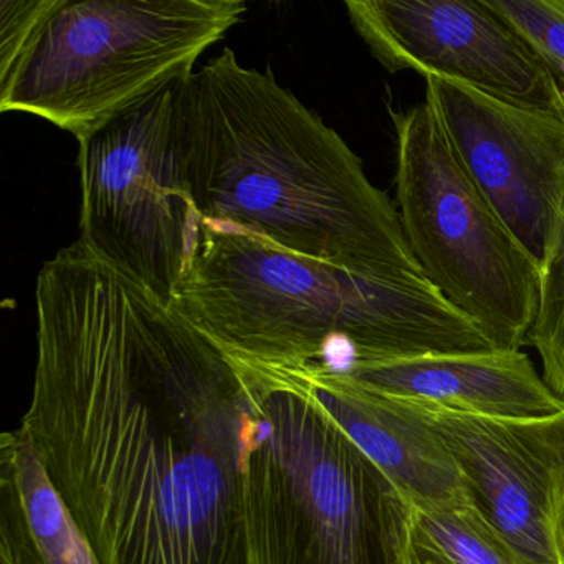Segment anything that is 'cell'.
I'll return each instance as SVG.
<instances>
[{"mask_svg": "<svg viewBox=\"0 0 564 564\" xmlns=\"http://www.w3.org/2000/svg\"><path fill=\"white\" fill-rule=\"evenodd\" d=\"M21 429L98 564H256L242 368L74 242L35 286Z\"/></svg>", "mask_w": 564, "mask_h": 564, "instance_id": "cell-1", "label": "cell"}, {"mask_svg": "<svg viewBox=\"0 0 564 564\" xmlns=\"http://www.w3.org/2000/svg\"><path fill=\"white\" fill-rule=\"evenodd\" d=\"M180 134L200 223L361 275H424L395 204L270 68L224 48L184 80Z\"/></svg>", "mask_w": 564, "mask_h": 564, "instance_id": "cell-2", "label": "cell"}, {"mask_svg": "<svg viewBox=\"0 0 564 564\" xmlns=\"http://www.w3.org/2000/svg\"><path fill=\"white\" fill-rule=\"evenodd\" d=\"M171 306L230 358L346 375L366 362L495 349L424 275H361L200 223Z\"/></svg>", "mask_w": 564, "mask_h": 564, "instance_id": "cell-3", "label": "cell"}, {"mask_svg": "<svg viewBox=\"0 0 564 564\" xmlns=\"http://www.w3.org/2000/svg\"><path fill=\"white\" fill-rule=\"evenodd\" d=\"M236 361L252 405L247 501L256 564H395L402 491L303 376Z\"/></svg>", "mask_w": 564, "mask_h": 564, "instance_id": "cell-4", "label": "cell"}, {"mask_svg": "<svg viewBox=\"0 0 564 564\" xmlns=\"http://www.w3.org/2000/svg\"><path fill=\"white\" fill-rule=\"evenodd\" d=\"M247 12L243 0H61L9 77L0 111L75 138L173 82Z\"/></svg>", "mask_w": 564, "mask_h": 564, "instance_id": "cell-5", "label": "cell"}, {"mask_svg": "<svg viewBox=\"0 0 564 564\" xmlns=\"http://www.w3.org/2000/svg\"><path fill=\"white\" fill-rule=\"evenodd\" d=\"M395 207L425 279L497 349H520L541 269L478 189L431 105L392 113Z\"/></svg>", "mask_w": 564, "mask_h": 564, "instance_id": "cell-6", "label": "cell"}, {"mask_svg": "<svg viewBox=\"0 0 564 564\" xmlns=\"http://www.w3.org/2000/svg\"><path fill=\"white\" fill-rule=\"evenodd\" d=\"M184 80L78 138V242L171 305L200 220L180 134Z\"/></svg>", "mask_w": 564, "mask_h": 564, "instance_id": "cell-7", "label": "cell"}, {"mask_svg": "<svg viewBox=\"0 0 564 564\" xmlns=\"http://www.w3.org/2000/svg\"><path fill=\"white\" fill-rule=\"evenodd\" d=\"M425 101L478 189L541 269L564 227V110L438 78H425Z\"/></svg>", "mask_w": 564, "mask_h": 564, "instance_id": "cell-8", "label": "cell"}, {"mask_svg": "<svg viewBox=\"0 0 564 564\" xmlns=\"http://www.w3.org/2000/svg\"><path fill=\"white\" fill-rule=\"evenodd\" d=\"M349 21L391 74L412 70L527 107L564 110V88L485 0H348Z\"/></svg>", "mask_w": 564, "mask_h": 564, "instance_id": "cell-9", "label": "cell"}, {"mask_svg": "<svg viewBox=\"0 0 564 564\" xmlns=\"http://www.w3.org/2000/svg\"><path fill=\"white\" fill-rule=\"evenodd\" d=\"M401 401L447 445L475 503L505 540L531 564H557L551 490L564 458V412L514 421Z\"/></svg>", "mask_w": 564, "mask_h": 564, "instance_id": "cell-10", "label": "cell"}, {"mask_svg": "<svg viewBox=\"0 0 564 564\" xmlns=\"http://www.w3.org/2000/svg\"><path fill=\"white\" fill-rule=\"evenodd\" d=\"M372 391L488 417L543 419L564 412L531 359L520 349L448 352L366 362L346 372Z\"/></svg>", "mask_w": 564, "mask_h": 564, "instance_id": "cell-11", "label": "cell"}, {"mask_svg": "<svg viewBox=\"0 0 564 564\" xmlns=\"http://www.w3.org/2000/svg\"><path fill=\"white\" fill-rule=\"evenodd\" d=\"M315 389L356 445L417 507H444L471 497L447 445L404 401L365 388L345 375L290 369Z\"/></svg>", "mask_w": 564, "mask_h": 564, "instance_id": "cell-12", "label": "cell"}, {"mask_svg": "<svg viewBox=\"0 0 564 564\" xmlns=\"http://www.w3.org/2000/svg\"><path fill=\"white\" fill-rule=\"evenodd\" d=\"M0 564H98L21 427L0 438Z\"/></svg>", "mask_w": 564, "mask_h": 564, "instance_id": "cell-13", "label": "cell"}, {"mask_svg": "<svg viewBox=\"0 0 564 564\" xmlns=\"http://www.w3.org/2000/svg\"><path fill=\"white\" fill-rule=\"evenodd\" d=\"M412 507L422 530L457 564H531L488 521L474 498L444 507Z\"/></svg>", "mask_w": 564, "mask_h": 564, "instance_id": "cell-14", "label": "cell"}, {"mask_svg": "<svg viewBox=\"0 0 564 564\" xmlns=\"http://www.w3.org/2000/svg\"><path fill=\"white\" fill-rule=\"evenodd\" d=\"M527 341L540 356L544 381L564 401V227L541 267L540 305Z\"/></svg>", "mask_w": 564, "mask_h": 564, "instance_id": "cell-15", "label": "cell"}, {"mask_svg": "<svg viewBox=\"0 0 564 564\" xmlns=\"http://www.w3.org/2000/svg\"><path fill=\"white\" fill-rule=\"evenodd\" d=\"M564 88V0H485Z\"/></svg>", "mask_w": 564, "mask_h": 564, "instance_id": "cell-16", "label": "cell"}, {"mask_svg": "<svg viewBox=\"0 0 564 564\" xmlns=\"http://www.w3.org/2000/svg\"><path fill=\"white\" fill-rule=\"evenodd\" d=\"M58 4L61 0L0 2V80L11 75Z\"/></svg>", "mask_w": 564, "mask_h": 564, "instance_id": "cell-17", "label": "cell"}, {"mask_svg": "<svg viewBox=\"0 0 564 564\" xmlns=\"http://www.w3.org/2000/svg\"><path fill=\"white\" fill-rule=\"evenodd\" d=\"M395 564H457L415 520L414 507L402 495L394 540Z\"/></svg>", "mask_w": 564, "mask_h": 564, "instance_id": "cell-18", "label": "cell"}, {"mask_svg": "<svg viewBox=\"0 0 564 564\" xmlns=\"http://www.w3.org/2000/svg\"><path fill=\"white\" fill-rule=\"evenodd\" d=\"M551 538L557 564H564V458L557 465L551 490Z\"/></svg>", "mask_w": 564, "mask_h": 564, "instance_id": "cell-19", "label": "cell"}]
</instances>
